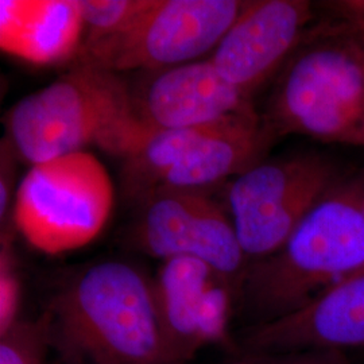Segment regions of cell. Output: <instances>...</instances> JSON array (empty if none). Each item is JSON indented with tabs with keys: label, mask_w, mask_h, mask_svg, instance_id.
<instances>
[{
	"label": "cell",
	"mask_w": 364,
	"mask_h": 364,
	"mask_svg": "<svg viewBox=\"0 0 364 364\" xmlns=\"http://www.w3.org/2000/svg\"><path fill=\"white\" fill-rule=\"evenodd\" d=\"M245 6L239 0H146L117 33L84 39L78 64L117 73L195 63L216 49Z\"/></svg>",
	"instance_id": "obj_6"
},
{
	"label": "cell",
	"mask_w": 364,
	"mask_h": 364,
	"mask_svg": "<svg viewBox=\"0 0 364 364\" xmlns=\"http://www.w3.org/2000/svg\"><path fill=\"white\" fill-rule=\"evenodd\" d=\"M156 308L166 338L186 364L197 352L228 341L236 284L205 262L164 260L153 279Z\"/></svg>",
	"instance_id": "obj_10"
},
{
	"label": "cell",
	"mask_w": 364,
	"mask_h": 364,
	"mask_svg": "<svg viewBox=\"0 0 364 364\" xmlns=\"http://www.w3.org/2000/svg\"><path fill=\"white\" fill-rule=\"evenodd\" d=\"M309 38L284 66L262 117L277 138L364 149V49L338 21Z\"/></svg>",
	"instance_id": "obj_4"
},
{
	"label": "cell",
	"mask_w": 364,
	"mask_h": 364,
	"mask_svg": "<svg viewBox=\"0 0 364 364\" xmlns=\"http://www.w3.org/2000/svg\"><path fill=\"white\" fill-rule=\"evenodd\" d=\"M275 138L254 107L200 126L153 195L164 191L200 192L225 178H235L262 162Z\"/></svg>",
	"instance_id": "obj_12"
},
{
	"label": "cell",
	"mask_w": 364,
	"mask_h": 364,
	"mask_svg": "<svg viewBox=\"0 0 364 364\" xmlns=\"http://www.w3.org/2000/svg\"><path fill=\"white\" fill-rule=\"evenodd\" d=\"M314 18V7L306 0L246 1L209 60L251 100L309 38Z\"/></svg>",
	"instance_id": "obj_9"
},
{
	"label": "cell",
	"mask_w": 364,
	"mask_h": 364,
	"mask_svg": "<svg viewBox=\"0 0 364 364\" xmlns=\"http://www.w3.org/2000/svg\"><path fill=\"white\" fill-rule=\"evenodd\" d=\"M115 204L105 164L77 151L31 165L14 200V223L27 243L55 255L95 240Z\"/></svg>",
	"instance_id": "obj_5"
},
{
	"label": "cell",
	"mask_w": 364,
	"mask_h": 364,
	"mask_svg": "<svg viewBox=\"0 0 364 364\" xmlns=\"http://www.w3.org/2000/svg\"><path fill=\"white\" fill-rule=\"evenodd\" d=\"M23 331L13 329L4 335L0 344V364H38L36 362L33 348L27 346V336Z\"/></svg>",
	"instance_id": "obj_18"
},
{
	"label": "cell",
	"mask_w": 364,
	"mask_h": 364,
	"mask_svg": "<svg viewBox=\"0 0 364 364\" xmlns=\"http://www.w3.org/2000/svg\"><path fill=\"white\" fill-rule=\"evenodd\" d=\"M85 23L77 0H1L3 52L49 65L80 52Z\"/></svg>",
	"instance_id": "obj_14"
},
{
	"label": "cell",
	"mask_w": 364,
	"mask_h": 364,
	"mask_svg": "<svg viewBox=\"0 0 364 364\" xmlns=\"http://www.w3.org/2000/svg\"><path fill=\"white\" fill-rule=\"evenodd\" d=\"M42 329L72 364H183L161 323L153 279L126 262L78 274L53 299Z\"/></svg>",
	"instance_id": "obj_2"
},
{
	"label": "cell",
	"mask_w": 364,
	"mask_h": 364,
	"mask_svg": "<svg viewBox=\"0 0 364 364\" xmlns=\"http://www.w3.org/2000/svg\"><path fill=\"white\" fill-rule=\"evenodd\" d=\"M364 269V169L341 180L302 219L284 246L250 262L236 304L258 324L311 304Z\"/></svg>",
	"instance_id": "obj_1"
},
{
	"label": "cell",
	"mask_w": 364,
	"mask_h": 364,
	"mask_svg": "<svg viewBox=\"0 0 364 364\" xmlns=\"http://www.w3.org/2000/svg\"><path fill=\"white\" fill-rule=\"evenodd\" d=\"M259 364H326V356H294V358H275L262 356L257 359Z\"/></svg>",
	"instance_id": "obj_20"
},
{
	"label": "cell",
	"mask_w": 364,
	"mask_h": 364,
	"mask_svg": "<svg viewBox=\"0 0 364 364\" xmlns=\"http://www.w3.org/2000/svg\"><path fill=\"white\" fill-rule=\"evenodd\" d=\"M80 13L90 34L85 39L105 37L129 25L146 0H77Z\"/></svg>",
	"instance_id": "obj_15"
},
{
	"label": "cell",
	"mask_w": 364,
	"mask_h": 364,
	"mask_svg": "<svg viewBox=\"0 0 364 364\" xmlns=\"http://www.w3.org/2000/svg\"><path fill=\"white\" fill-rule=\"evenodd\" d=\"M245 343L263 355L364 347V269L299 311L252 326Z\"/></svg>",
	"instance_id": "obj_11"
},
{
	"label": "cell",
	"mask_w": 364,
	"mask_h": 364,
	"mask_svg": "<svg viewBox=\"0 0 364 364\" xmlns=\"http://www.w3.org/2000/svg\"><path fill=\"white\" fill-rule=\"evenodd\" d=\"M135 103L156 130L205 126L252 107L210 60L154 72Z\"/></svg>",
	"instance_id": "obj_13"
},
{
	"label": "cell",
	"mask_w": 364,
	"mask_h": 364,
	"mask_svg": "<svg viewBox=\"0 0 364 364\" xmlns=\"http://www.w3.org/2000/svg\"><path fill=\"white\" fill-rule=\"evenodd\" d=\"M135 228V242L158 259L205 262L237 284L248 260L230 212L197 191H164L150 196Z\"/></svg>",
	"instance_id": "obj_8"
},
{
	"label": "cell",
	"mask_w": 364,
	"mask_h": 364,
	"mask_svg": "<svg viewBox=\"0 0 364 364\" xmlns=\"http://www.w3.org/2000/svg\"><path fill=\"white\" fill-rule=\"evenodd\" d=\"M1 180H0V218L4 219V213L9 209V204L11 200V176H10V158L1 153Z\"/></svg>",
	"instance_id": "obj_19"
},
{
	"label": "cell",
	"mask_w": 364,
	"mask_h": 364,
	"mask_svg": "<svg viewBox=\"0 0 364 364\" xmlns=\"http://www.w3.org/2000/svg\"><path fill=\"white\" fill-rule=\"evenodd\" d=\"M341 177L338 165L316 151L262 161L235 177L228 212L248 263L282 247Z\"/></svg>",
	"instance_id": "obj_7"
},
{
	"label": "cell",
	"mask_w": 364,
	"mask_h": 364,
	"mask_svg": "<svg viewBox=\"0 0 364 364\" xmlns=\"http://www.w3.org/2000/svg\"><path fill=\"white\" fill-rule=\"evenodd\" d=\"M326 364H346L343 363L338 358H331V356H326Z\"/></svg>",
	"instance_id": "obj_21"
},
{
	"label": "cell",
	"mask_w": 364,
	"mask_h": 364,
	"mask_svg": "<svg viewBox=\"0 0 364 364\" xmlns=\"http://www.w3.org/2000/svg\"><path fill=\"white\" fill-rule=\"evenodd\" d=\"M7 130L14 150L36 165L91 144L126 159L156 129L139 115L135 96L117 73L77 64L14 105Z\"/></svg>",
	"instance_id": "obj_3"
},
{
	"label": "cell",
	"mask_w": 364,
	"mask_h": 364,
	"mask_svg": "<svg viewBox=\"0 0 364 364\" xmlns=\"http://www.w3.org/2000/svg\"><path fill=\"white\" fill-rule=\"evenodd\" d=\"M9 252H1V269H0V329L1 336L7 335L15 326V316L19 301V284L16 274L10 266Z\"/></svg>",
	"instance_id": "obj_16"
},
{
	"label": "cell",
	"mask_w": 364,
	"mask_h": 364,
	"mask_svg": "<svg viewBox=\"0 0 364 364\" xmlns=\"http://www.w3.org/2000/svg\"><path fill=\"white\" fill-rule=\"evenodd\" d=\"M336 21L356 39L364 49V0H343L328 3Z\"/></svg>",
	"instance_id": "obj_17"
}]
</instances>
